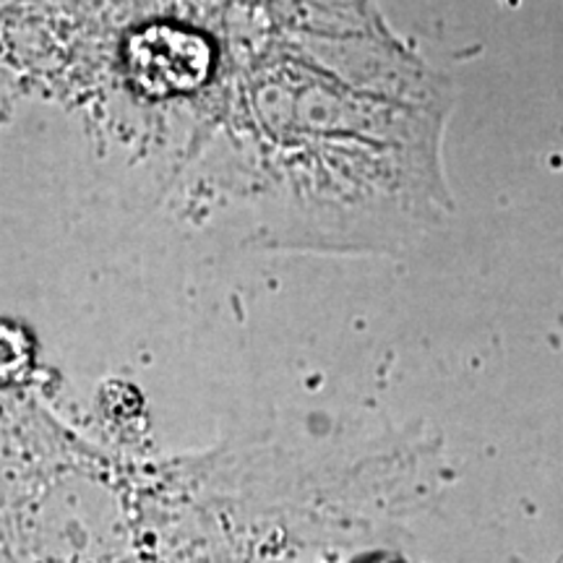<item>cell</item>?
<instances>
[{
	"label": "cell",
	"instance_id": "6da1fadb",
	"mask_svg": "<svg viewBox=\"0 0 563 563\" xmlns=\"http://www.w3.org/2000/svg\"><path fill=\"white\" fill-rule=\"evenodd\" d=\"M125 63L133 81L150 95H180L207 81L211 47L199 34L180 26L154 24L129 40Z\"/></svg>",
	"mask_w": 563,
	"mask_h": 563
}]
</instances>
